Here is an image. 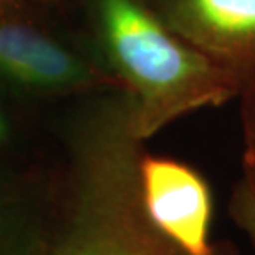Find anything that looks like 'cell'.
<instances>
[{"mask_svg": "<svg viewBox=\"0 0 255 255\" xmlns=\"http://www.w3.org/2000/svg\"><path fill=\"white\" fill-rule=\"evenodd\" d=\"M65 156L45 179L47 226L40 255H191L146 211L139 162L144 141L132 129L120 88L91 103L65 131ZM211 255H241L216 242Z\"/></svg>", "mask_w": 255, "mask_h": 255, "instance_id": "1", "label": "cell"}, {"mask_svg": "<svg viewBox=\"0 0 255 255\" xmlns=\"http://www.w3.org/2000/svg\"><path fill=\"white\" fill-rule=\"evenodd\" d=\"M91 12L105 70L129 100L139 139L241 93V78L181 38L147 0H93Z\"/></svg>", "mask_w": 255, "mask_h": 255, "instance_id": "2", "label": "cell"}, {"mask_svg": "<svg viewBox=\"0 0 255 255\" xmlns=\"http://www.w3.org/2000/svg\"><path fill=\"white\" fill-rule=\"evenodd\" d=\"M0 81L47 96L118 88L105 66L12 12H0Z\"/></svg>", "mask_w": 255, "mask_h": 255, "instance_id": "3", "label": "cell"}, {"mask_svg": "<svg viewBox=\"0 0 255 255\" xmlns=\"http://www.w3.org/2000/svg\"><path fill=\"white\" fill-rule=\"evenodd\" d=\"M171 30L239 76L255 73V0H147Z\"/></svg>", "mask_w": 255, "mask_h": 255, "instance_id": "4", "label": "cell"}, {"mask_svg": "<svg viewBox=\"0 0 255 255\" xmlns=\"http://www.w3.org/2000/svg\"><path fill=\"white\" fill-rule=\"evenodd\" d=\"M141 192L154 224L191 255H211L212 196L206 179L191 166L142 152Z\"/></svg>", "mask_w": 255, "mask_h": 255, "instance_id": "5", "label": "cell"}, {"mask_svg": "<svg viewBox=\"0 0 255 255\" xmlns=\"http://www.w3.org/2000/svg\"><path fill=\"white\" fill-rule=\"evenodd\" d=\"M45 226V181L0 174V255H40Z\"/></svg>", "mask_w": 255, "mask_h": 255, "instance_id": "6", "label": "cell"}, {"mask_svg": "<svg viewBox=\"0 0 255 255\" xmlns=\"http://www.w3.org/2000/svg\"><path fill=\"white\" fill-rule=\"evenodd\" d=\"M23 123L12 106L0 100V174L28 176L13 167V154L23 141Z\"/></svg>", "mask_w": 255, "mask_h": 255, "instance_id": "7", "label": "cell"}, {"mask_svg": "<svg viewBox=\"0 0 255 255\" xmlns=\"http://www.w3.org/2000/svg\"><path fill=\"white\" fill-rule=\"evenodd\" d=\"M241 98L242 128L246 136V147H255V73L246 80L239 93Z\"/></svg>", "mask_w": 255, "mask_h": 255, "instance_id": "8", "label": "cell"}, {"mask_svg": "<svg viewBox=\"0 0 255 255\" xmlns=\"http://www.w3.org/2000/svg\"><path fill=\"white\" fill-rule=\"evenodd\" d=\"M242 166H244L242 181L246 182L247 187L252 192V196L255 197V147H246Z\"/></svg>", "mask_w": 255, "mask_h": 255, "instance_id": "9", "label": "cell"}, {"mask_svg": "<svg viewBox=\"0 0 255 255\" xmlns=\"http://www.w3.org/2000/svg\"><path fill=\"white\" fill-rule=\"evenodd\" d=\"M47 0H0V12H12L13 8L25 7L30 3H40Z\"/></svg>", "mask_w": 255, "mask_h": 255, "instance_id": "10", "label": "cell"}]
</instances>
